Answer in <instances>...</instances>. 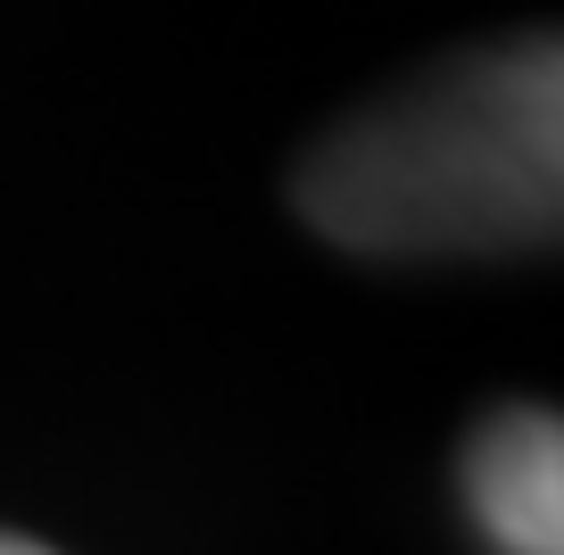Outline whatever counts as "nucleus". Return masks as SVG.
Instances as JSON below:
<instances>
[{"mask_svg": "<svg viewBox=\"0 0 564 555\" xmlns=\"http://www.w3.org/2000/svg\"><path fill=\"white\" fill-rule=\"evenodd\" d=\"M300 208L366 258L531 249L564 208V51L514 34L441 58L300 157Z\"/></svg>", "mask_w": 564, "mask_h": 555, "instance_id": "1", "label": "nucleus"}, {"mask_svg": "<svg viewBox=\"0 0 564 555\" xmlns=\"http://www.w3.org/2000/svg\"><path fill=\"white\" fill-rule=\"evenodd\" d=\"M465 498L498 555H564V432L547 406H507L465 448Z\"/></svg>", "mask_w": 564, "mask_h": 555, "instance_id": "2", "label": "nucleus"}, {"mask_svg": "<svg viewBox=\"0 0 564 555\" xmlns=\"http://www.w3.org/2000/svg\"><path fill=\"white\" fill-rule=\"evenodd\" d=\"M0 555H51V547H25V538H0Z\"/></svg>", "mask_w": 564, "mask_h": 555, "instance_id": "3", "label": "nucleus"}]
</instances>
